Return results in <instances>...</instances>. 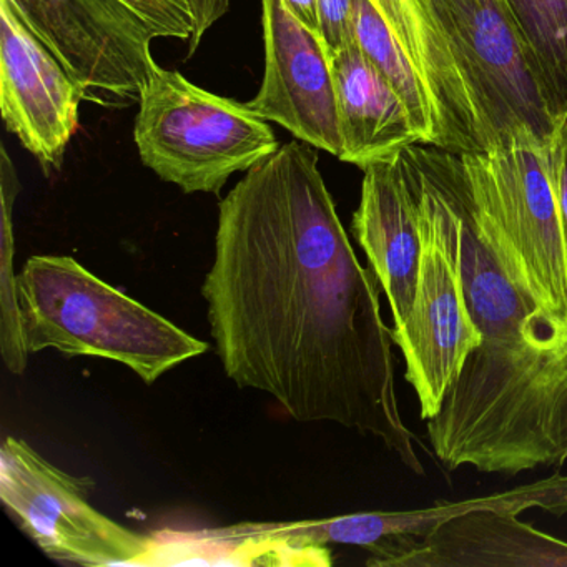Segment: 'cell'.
<instances>
[{"label": "cell", "instance_id": "cell-13", "mask_svg": "<svg viewBox=\"0 0 567 567\" xmlns=\"http://www.w3.org/2000/svg\"><path fill=\"white\" fill-rule=\"evenodd\" d=\"M374 567H567V543L501 511H473L430 536L398 539L367 560Z\"/></svg>", "mask_w": 567, "mask_h": 567}, {"label": "cell", "instance_id": "cell-25", "mask_svg": "<svg viewBox=\"0 0 567 567\" xmlns=\"http://www.w3.org/2000/svg\"><path fill=\"white\" fill-rule=\"evenodd\" d=\"M172 544H174L175 557L181 564H194L197 557L200 556V550L192 543L190 533H171ZM207 554V553H205ZM278 547L271 553L265 554L258 564L267 566V564H277ZM221 560V559H220ZM220 564V563H218Z\"/></svg>", "mask_w": 567, "mask_h": 567}, {"label": "cell", "instance_id": "cell-12", "mask_svg": "<svg viewBox=\"0 0 567 567\" xmlns=\"http://www.w3.org/2000/svg\"><path fill=\"white\" fill-rule=\"evenodd\" d=\"M81 85L0 0V112L45 171H58L79 128Z\"/></svg>", "mask_w": 567, "mask_h": 567}, {"label": "cell", "instance_id": "cell-10", "mask_svg": "<svg viewBox=\"0 0 567 567\" xmlns=\"http://www.w3.org/2000/svg\"><path fill=\"white\" fill-rule=\"evenodd\" d=\"M460 157L473 194L519 251L546 307L567 318V247L554 148H497Z\"/></svg>", "mask_w": 567, "mask_h": 567}, {"label": "cell", "instance_id": "cell-2", "mask_svg": "<svg viewBox=\"0 0 567 567\" xmlns=\"http://www.w3.org/2000/svg\"><path fill=\"white\" fill-rule=\"evenodd\" d=\"M446 470L516 476L567 461V340L547 350L481 343L426 421Z\"/></svg>", "mask_w": 567, "mask_h": 567}, {"label": "cell", "instance_id": "cell-16", "mask_svg": "<svg viewBox=\"0 0 567 567\" xmlns=\"http://www.w3.org/2000/svg\"><path fill=\"white\" fill-rule=\"evenodd\" d=\"M331 69L343 141L341 162L364 171L420 144L406 105L357 42L331 58Z\"/></svg>", "mask_w": 567, "mask_h": 567}, {"label": "cell", "instance_id": "cell-26", "mask_svg": "<svg viewBox=\"0 0 567 567\" xmlns=\"http://www.w3.org/2000/svg\"><path fill=\"white\" fill-rule=\"evenodd\" d=\"M291 14L320 35V21H318V0H284Z\"/></svg>", "mask_w": 567, "mask_h": 567}, {"label": "cell", "instance_id": "cell-6", "mask_svg": "<svg viewBox=\"0 0 567 567\" xmlns=\"http://www.w3.org/2000/svg\"><path fill=\"white\" fill-rule=\"evenodd\" d=\"M470 95L487 151H553L554 118L536 65L503 0H427Z\"/></svg>", "mask_w": 567, "mask_h": 567}, {"label": "cell", "instance_id": "cell-22", "mask_svg": "<svg viewBox=\"0 0 567 567\" xmlns=\"http://www.w3.org/2000/svg\"><path fill=\"white\" fill-rule=\"evenodd\" d=\"M318 21L320 39L330 59L357 42L353 0H318Z\"/></svg>", "mask_w": 567, "mask_h": 567}, {"label": "cell", "instance_id": "cell-15", "mask_svg": "<svg viewBox=\"0 0 567 567\" xmlns=\"http://www.w3.org/2000/svg\"><path fill=\"white\" fill-rule=\"evenodd\" d=\"M426 85L436 115L437 147L486 152L483 131L427 0H370Z\"/></svg>", "mask_w": 567, "mask_h": 567}, {"label": "cell", "instance_id": "cell-9", "mask_svg": "<svg viewBox=\"0 0 567 567\" xmlns=\"http://www.w3.org/2000/svg\"><path fill=\"white\" fill-rule=\"evenodd\" d=\"M22 24L81 85L85 101L141 102L161 65L157 31L118 0H6Z\"/></svg>", "mask_w": 567, "mask_h": 567}, {"label": "cell", "instance_id": "cell-17", "mask_svg": "<svg viewBox=\"0 0 567 567\" xmlns=\"http://www.w3.org/2000/svg\"><path fill=\"white\" fill-rule=\"evenodd\" d=\"M487 509L517 516L527 509H543L563 516L567 514V476L554 474L503 493L456 503H436L423 509L371 511L338 516L337 540L338 544L363 547L373 557L393 540L430 536L453 517Z\"/></svg>", "mask_w": 567, "mask_h": 567}, {"label": "cell", "instance_id": "cell-11", "mask_svg": "<svg viewBox=\"0 0 567 567\" xmlns=\"http://www.w3.org/2000/svg\"><path fill=\"white\" fill-rule=\"evenodd\" d=\"M265 71L248 107L295 138L340 158L343 151L331 59L317 32L284 0H261Z\"/></svg>", "mask_w": 567, "mask_h": 567}, {"label": "cell", "instance_id": "cell-20", "mask_svg": "<svg viewBox=\"0 0 567 567\" xmlns=\"http://www.w3.org/2000/svg\"><path fill=\"white\" fill-rule=\"evenodd\" d=\"M21 192L14 162L6 147L0 148V354L11 373L28 370L29 351L22 331V308L18 275L14 274V204Z\"/></svg>", "mask_w": 567, "mask_h": 567}, {"label": "cell", "instance_id": "cell-23", "mask_svg": "<svg viewBox=\"0 0 567 567\" xmlns=\"http://www.w3.org/2000/svg\"><path fill=\"white\" fill-rule=\"evenodd\" d=\"M234 0H187L190 6L192 16H194L195 29L194 35L187 42V58L197 52L204 41L205 34L220 21L227 12L230 11V6Z\"/></svg>", "mask_w": 567, "mask_h": 567}, {"label": "cell", "instance_id": "cell-1", "mask_svg": "<svg viewBox=\"0 0 567 567\" xmlns=\"http://www.w3.org/2000/svg\"><path fill=\"white\" fill-rule=\"evenodd\" d=\"M380 290L311 145H280L220 202L202 295L227 377L270 394L300 423L377 437L424 476L421 441L398 401L396 344Z\"/></svg>", "mask_w": 567, "mask_h": 567}, {"label": "cell", "instance_id": "cell-3", "mask_svg": "<svg viewBox=\"0 0 567 567\" xmlns=\"http://www.w3.org/2000/svg\"><path fill=\"white\" fill-rule=\"evenodd\" d=\"M22 331L29 354L104 358L131 368L144 383L207 353L208 344L72 257L38 255L18 275Z\"/></svg>", "mask_w": 567, "mask_h": 567}, {"label": "cell", "instance_id": "cell-18", "mask_svg": "<svg viewBox=\"0 0 567 567\" xmlns=\"http://www.w3.org/2000/svg\"><path fill=\"white\" fill-rule=\"evenodd\" d=\"M353 24L358 48L406 105L417 142L437 147L436 115L426 85L370 0H353Z\"/></svg>", "mask_w": 567, "mask_h": 567}, {"label": "cell", "instance_id": "cell-7", "mask_svg": "<svg viewBox=\"0 0 567 567\" xmlns=\"http://www.w3.org/2000/svg\"><path fill=\"white\" fill-rule=\"evenodd\" d=\"M430 147L427 161L460 220L464 295L483 343L547 350L566 341L567 318L544 303L519 251L473 194L460 154Z\"/></svg>", "mask_w": 567, "mask_h": 567}, {"label": "cell", "instance_id": "cell-24", "mask_svg": "<svg viewBox=\"0 0 567 567\" xmlns=\"http://www.w3.org/2000/svg\"><path fill=\"white\" fill-rule=\"evenodd\" d=\"M554 165H556L557 194H559L564 238H566L567 247V124L564 125L556 145H554Z\"/></svg>", "mask_w": 567, "mask_h": 567}, {"label": "cell", "instance_id": "cell-21", "mask_svg": "<svg viewBox=\"0 0 567 567\" xmlns=\"http://www.w3.org/2000/svg\"><path fill=\"white\" fill-rule=\"evenodd\" d=\"M157 31L158 38L190 41L195 21L187 0H118Z\"/></svg>", "mask_w": 567, "mask_h": 567}, {"label": "cell", "instance_id": "cell-4", "mask_svg": "<svg viewBox=\"0 0 567 567\" xmlns=\"http://www.w3.org/2000/svg\"><path fill=\"white\" fill-rule=\"evenodd\" d=\"M398 162L416 197L423 254L413 311L393 328V338L406 363L404 378L420 401L421 420L427 421L436 416L447 388L483 343V333L464 295L461 228L453 202L423 144L404 148Z\"/></svg>", "mask_w": 567, "mask_h": 567}, {"label": "cell", "instance_id": "cell-5", "mask_svg": "<svg viewBox=\"0 0 567 567\" xmlns=\"http://www.w3.org/2000/svg\"><path fill=\"white\" fill-rule=\"evenodd\" d=\"M134 138L142 164L185 194L218 195L231 175L280 148L248 104L212 94L162 69L138 102Z\"/></svg>", "mask_w": 567, "mask_h": 567}, {"label": "cell", "instance_id": "cell-19", "mask_svg": "<svg viewBox=\"0 0 567 567\" xmlns=\"http://www.w3.org/2000/svg\"><path fill=\"white\" fill-rule=\"evenodd\" d=\"M536 65L550 112L567 124V0H503Z\"/></svg>", "mask_w": 567, "mask_h": 567}, {"label": "cell", "instance_id": "cell-14", "mask_svg": "<svg viewBox=\"0 0 567 567\" xmlns=\"http://www.w3.org/2000/svg\"><path fill=\"white\" fill-rule=\"evenodd\" d=\"M351 230L390 305L393 328L410 318L420 280L423 238L420 212L398 155L363 171Z\"/></svg>", "mask_w": 567, "mask_h": 567}, {"label": "cell", "instance_id": "cell-8", "mask_svg": "<svg viewBox=\"0 0 567 567\" xmlns=\"http://www.w3.org/2000/svg\"><path fill=\"white\" fill-rule=\"evenodd\" d=\"M91 477L54 466L31 444L0 446V501L19 529L51 559L79 566H154L157 537L135 533L89 503Z\"/></svg>", "mask_w": 567, "mask_h": 567}]
</instances>
